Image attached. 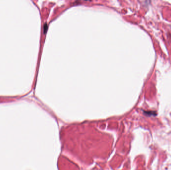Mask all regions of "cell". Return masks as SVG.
Listing matches in <instances>:
<instances>
[{
	"instance_id": "1",
	"label": "cell",
	"mask_w": 171,
	"mask_h": 170,
	"mask_svg": "<svg viewBox=\"0 0 171 170\" xmlns=\"http://www.w3.org/2000/svg\"><path fill=\"white\" fill-rule=\"evenodd\" d=\"M145 114L147 115L148 116H156L157 115V113L156 111H144Z\"/></svg>"
}]
</instances>
